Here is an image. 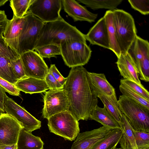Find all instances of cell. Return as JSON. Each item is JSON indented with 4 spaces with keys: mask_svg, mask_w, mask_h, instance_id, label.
Returning <instances> with one entry per match:
<instances>
[{
    "mask_svg": "<svg viewBox=\"0 0 149 149\" xmlns=\"http://www.w3.org/2000/svg\"><path fill=\"white\" fill-rule=\"evenodd\" d=\"M88 72L83 66L71 68L63 86L69 102L68 111L78 121L89 119L91 112L98 103Z\"/></svg>",
    "mask_w": 149,
    "mask_h": 149,
    "instance_id": "cell-1",
    "label": "cell"
},
{
    "mask_svg": "<svg viewBox=\"0 0 149 149\" xmlns=\"http://www.w3.org/2000/svg\"><path fill=\"white\" fill-rule=\"evenodd\" d=\"M70 39L86 42L85 34L62 17L54 21L44 23L40 30L35 49L49 44L60 45L62 41Z\"/></svg>",
    "mask_w": 149,
    "mask_h": 149,
    "instance_id": "cell-2",
    "label": "cell"
},
{
    "mask_svg": "<svg viewBox=\"0 0 149 149\" xmlns=\"http://www.w3.org/2000/svg\"><path fill=\"white\" fill-rule=\"evenodd\" d=\"M118 103L133 130L149 133V109L123 95L119 96Z\"/></svg>",
    "mask_w": 149,
    "mask_h": 149,
    "instance_id": "cell-3",
    "label": "cell"
},
{
    "mask_svg": "<svg viewBox=\"0 0 149 149\" xmlns=\"http://www.w3.org/2000/svg\"><path fill=\"white\" fill-rule=\"evenodd\" d=\"M113 23L121 53L127 51L137 35L136 29L132 17L121 9L113 10Z\"/></svg>",
    "mask_w": 149,
    "mask_h": 149,
    "instance_id": "cell-4",
    "label": "cell"
},
{
    "mask_svg": "<svg viewBox=\"0 0 149 149\" xmlns=\"http://www.w3.org/2000/svg\"><path fill=\"white\" fill-rule=\"evenodd\" d=\"M61 55L69 68L83 66L88 62L92 51L86 42L73 39L62 41L60 44Z\"/></svg>",
    "mask_w": 149,
    "mask_h": 149,
    "instance_id": "cell-5",
    "label": "cell"
},
{
    "mask_svg": "<svg viewBox=\"0 0 149 149\" xmlns=\"http://www.w3.org/2000/svg\"><path fill=\"white\" fill-rule=\"evenodd\" d=\"M47 120L50 132L65 140H74L79 133V123L68 111L55 114Z\"/></svg>",
    "mask_w": 149,
    "mask_h": 149,
    "instance_id": "cell-6",
    "label": "cell"
},
{
    "mask_svg": "<svg viewBox=\"0 0 149 149\" xmlns=\"http://www.w3.org/2000/svg\"><path fill=\"white\" fill-rule=\"evenodd\" d=\"M24 17L17 52L20 56L26 52L34 51L40 30L44 23L31 13H27Z\"/></svg>",
    "mask_w": 149,
    "mask_h": 149,
    "instance_id": "cell-7",
    "label": "cell"
},
{
    "mask_svg": "<svg viewBox=\"0 0 149 149\" xmlns=\"http://www.w3.org/2000/svg\"><path fill=\"white\" fill-rule=\"evenodd\" d=\"M127 53L137 67L140 79L149 81V43L137 35Z\"/></svg>",
    "mask_w": 149,
    "mask_h": 149,
    "instance_id": "cell-8",
    "label": "cell"
},
{
    "mask_svg": "<svg viewBox=\"0 0 149 149\" xmlns=\"http://www.w3.org/2000/svg\"><path fill=\"white\" fill-rule=\"evenodd\" d=\"M61 0H33L27 13H31L44 23L54 21L62 17L60 12Z\"/></svg>",
    "mask_w": 149,
    "mask_h": 149,
    "instance_id": "cell-9",
    "label": "cell"
},
{
    "mask_svg": "<svg viewBox=\"0 0 149 149\" xmlns=\"http://www.w3.org/2000/svg\"><path fill=\"white\" fill-rule=\"evenodd\" d=\"M43 117L48 119L56 114L68 111L69 102L67 93L63 89L49 90L44 97Z\"/></svg>",
    "mask_w": 149,
    "mask_h": 149,
    "instance_id": "cell-10",
    "label": "cell"
},
{
    "mask_svg": "<svg viewBox=\"0 0 149 149\" xmlns=\"http://www.w3.org/2000/svg\"><path fill=\"white\" fill-rule=\"evenodd\" d=\"M4 109L6 113L16 120L26 131L31 132L41 127L40 121L6 95L5 96Z\"/></svg>",
    "mask_w": 149,
    "mask_h": 149,
    "instance_id": "cell-11",
    "label": "cell"
},
{
    "mask_svg": "<svg viewBox=\"0 0 149 149\" xmlns=\"http://www.w3.org/2000/svg\"><path fill=\"white\" fill-rule=\"evenodd\" d=\"M20 58L26 76L44 80L49 68L43 58L36 51H29L22 54Z\"/></svg>",
    "mask_w": 149,
    "mask_h": 149,
    "instance_id": "cell-12",
    "label": "cell"
},
{
    "mask_svg": "<svg viewBox=\"0 0 149 149\" xmlns=\"http://www.w3.org/2000/svg\"><path fill=\"white\" fill-rule=\"evenodd\" d=\"M22 128L12 116L6 113H2L0 116V145L17 144Z\"/></svg>",
    "mask_w": 149,
    "mask_h": 149,
    "instance_id": "cell-13",
    "label": "cell"
},
{
    "mask_svg": "<svg viewBox=\"0 0 149 149\" xmlns=\"http://www.w3.org/2000/svg\"><path fill=\"white\" fill-rule=\"evenodd\" d=\"M111 130L104 126L79 133L70 149H91Z\"/></svg>",
    "mask_w": 149,
    "mask_h": 149,
    "instance_id": "cell-14",
    "label": "cell"
},
{
    "mask_svg": "<svg viewBox=\"0 0 149 149\" xmlns=\"http://www.w3.org/2000/svg\"><path fill=\"white\" fill-rule=\"evenodd\" d=\"M65 12L74 21H86L92 22L95 21L97 15L88 11L85 7L74 0H61Z\"/></svg>",
    "mask_w": 149,
    "mask_h": 149,
    "instance_id": "cell-15",
    "label": "cell"
},
{
    "mask_svg": "<svg viewBox=\"0 0 149 149\" xmlns=\"http://www.w3.org/2000/svg\"><path fill=\"white\" fill-rule=\"evenodd\" d=\"M86 40L93 45L110 49L109 43L105 20L103 17L100 19L85 35Z\"/></svg>",
    "mask_w": 149,
    "mask_h": 149,
    "instance_id": "cell-16",
    "label": "cell"
},
{
    "mask_svg": "<svg viewBox=\"0 0 149 149\" xmlns=\"http://www.w3.org/2000/svg\"><path fill=\"white\" fill-rule=\"evenodd\" d=\"M24 19V16L20 18L13 15L12 19L9 20L3 33L6 42L17 53L20 36Z\"/></svg>",
    "mask_w": 149,
    "mask_h": 149,
    "instance_id": "cell-17",
    "label": "cell"
},
{
    "mask_svg": "<svg viewBox=\"0 0 149 149\" xmlns=\"http://www.w3.org/2000/svg\"><path fill=\"white\" fill-rule=\"evenodd\" d=\"M118 70L124 79L141 84L138 72L133 60L127 53L121 54L117 57L116 62Z\"/></svg>",
    "mask_w": 149,
    "mask_h": 149,
    "instance_id": "cell-18",
    "label": "cell"
},
{
    "mask_svg": "<svg viewBox=\"0 0 149 149\" xmlns=\"http://www.w3.org/2000/svg\"><path fill=\"white\" fill-rule=\"evenodd\" d=\"M19 91L32 94L49 89L45 80L26 76L17 80L14 85Z\"/></svg>",
    "mask_w": 149,
    "mask_h": 149,
    "instance_id": "cell-19",
    "label": "cell"
},
{
    "mask_svg": "<svg viewBox=\"0 0 149 149\" xmlns=\"http://www.w3.org/2000/svg\"><path fill=\"white\" fill-rule=\"evenodd\" d=\"M91 86L95 93L107 96L116 95L115 89L103 73L88 72Z\"/></svg>",
    "mask_w": 149,
    "mask_h": 149,
    "instance_id": "cell-20",
    "label": "cell"
},
{
    "mask_svg": "<svg viewBox=\"0 0 149 149\" xmlns=\"http://www.w3.org/2000/svg\"><path fill=\"white\" fill-rule=\"evenodd\" d=\"M89 119L95 120L111 130L121 129L120 124L104 106L101 108L96 106L91 112Z\"/></svg>",
    "mask_w": 149,
    "mask_h": 149,
    "instance_id": "cell-21",
    "label": "cell"
},
{
    "mask_svg": "<svg viewBox=\"0 0 149 149\" xmlns=\"http://www.w3.org/2000/svg\"><path fill=\"white\" fill-rule=\"evenodd\" d=\"M44 145L40 137L21 129L17 143V149H43Z\"/></svg>",
    "mask_w": 149,
    "mask_h": 149,
    "instance_id": "cell-22",
    "label": "cell"
},
{
    "mask_svg": "<svg viewBox=\"0 0 149 149\" xmlns=\"http://www.w3.org/2000/svg\"><path fill=\"white\" fill-rule=\"evenodd\" d=\"M120 126L123 134L119 141L121 149H137L133 130L123 114L121 118Z\"/></svg>",
    "mask_w": 149,
    "mask_h": 149,
    "instance_id": "cell-23",
    "label": "cell"
},
{
    "mask_svg": "<svg viewBox=\"0 0 149 149\" xmlns=\"http://www.w3.org/2000/svg\"><path fill=\"white\" fill-rule=\"evenodd\" d=\"M104 17L105 19L107 31L109 49L113 51L118 57L121 54V52L113 25V11L109 10L106 11Z\"/></svg>",
    "mask_w": 149,
    "mask_h": 149,
    "instance_id": "cell-24",
    "label": "cell"
},
{
    "mask_svg": "<svg viewBox=\"0 0 149 149\" xmlns=\"http://www.w3.org/2000/svg\"><path fill=\"white\" fill-rule=\"evenodd\" d=\"M101 101L104 107L120 125L122 115L118 103L116 95L107 96L100 93L96 94Z\"/></svg>",
    "mask_w": 149,
    "mask_h": 149,
    "instance_id": "cell-25",
    "label": "cell"
},
{
    "mask_svg": "<svg viewBox=\"0 0 149 149\" xmlns=\"http://www.w3.org/2000/svg\"><path fill=\"white\" fill-rule=\"evenodd\" d=\"M121 129L111 130L103 139L97 143L91 149H113L116 147L123 135Z\"/></svg>",
    "mask_w": 149,
    "mask_h": 149,
    "instance_id": "cell-26",
    "label": "cell"
},
{
    "mask_svg": "<svg viewBox=\"0 0 149 149\" xmlns=\"http://www.w3.org/2000/svg\"><path fill=\"white\" fill-rule=\"evenodd\" d=\"M93 10L106 9L113 10L117 8L122 0H77Z\"/></svg>",
    "mask_w": 149,
    "mask_h": 149,
    "instance_id": "cell-27",
    "label": "cell"
},
{
    "mask_svg": "<svg viewBox=\"0 0 149 149\" xmlns=\"http://www.w3.org/2000/svg\"><path fill=\"white\" fill-rule=\"evenodd\" d=\"M0 77L14 85L18 80L13 72L10 60L0 55Z\"/></svg>",
    "mask_w": 149,
    "mask_h": 149,
    "instance_id": "cell-28",
    "label": "cell"
},
{
    "mask_svg": "<svg viewBox=\"0 0 149 149\" xmlns=\"http://www.w3.org/2000/svg\"><path fill=\"white\" fill-rule=\"evenodd\" d=\"M33 0H10V6L13 13V15L21 18L27 13L29 7Z\"/></svg>",
    "mask_w": 149,
    "mask_h": 149,
    "instance_id": "cell-29",
    "label": "cell"
},
{
    "mask_svg": "<svg viewBox=\"0 0 149 149\" xmlns=\"http://www.w3.org/2000/svg\"><path fill=\"white\" fill-rule=\"evenodd\" d=\"M35 51L42 58H50L61 55L60 45L49 44L36 48Z\"/></svg>",
    "mask_w": 149,
    "mask_h": 149,
    "instance_id": "cell-30",
    "label": "cell"
},
{
    "mask_svg": "<svg viewBox=\"0 0 149 149\" xmlns=\"http://www.w3.org/2000/svg\"><path fill=\"white\" fill-rule=\"evenodd\" d=\"M119 89L122 95L133 99L149 109V100L123 85L120 84Z\"/></svg>",
    "mask_w": 149,
    "mask_h": 149,
    "instance_id": "cell-31",
    "label": "cell"
},
{
    "mask_svg": "<svg viewBox=\"0 0 149 149\" xmlns=\"http://www.w3.org/2000/svg\"><path fill=\"white\" fill-rule=\"evenodd\" d=\"M120 84L131 89L146 99L149 100V93L141 84L126 79L120 80Z\"/></svg>",
    "mask_w": 149,
    "mask_h": 149,
    "instance_id": "cell-32",
    "label": "cell"
},
{
    "mask_svg": "<svg viewBox=\"0 0 149 149\" xmlns=\"http://www.w3.org/2000/svg\"><path fill=\"white\" fill-rule=\"evenodd\" d=\"M0 55L10 60L15 61L20 56L6 42L3 36H0Z\"/></svg>",
    "mask_w": 149,
    "mask_h": 149,
    "instance_id": "cell-33",
    "label": "cell"
},
{
    "mask_svg": "<svg viewBox=\"0 0 149 149\" xmlns=\"http://www.w3.org/2000/svg\"><path fill=\"white\" fill-rule=\"evenodd\" d=\"M133 132L137 149H149V133Z\"/></svg>",
    "mask_w": 149,
    "mask_h": 149,
    "instance_id": "cell-34",
    "label": "cell"
},
{
    "mask_svg": "<svg viewBox=\"0 0 149 149\" xmlns=\"http://www.w3.org/2000/svg\"><path fill=\"white\" fill-rule=\"evenodd\" d=\"M128 1L132 8L135 10L144 15L149 14V0H128Z\"/></svg>",
    "mask_w": 149,
    "mask_h": 149,
    "instance_id": "cell-35",
    "label": "cell"
},
{
    "mask_svg": "<svg viewBox=\"0 0 149 149\" xmlns=\"http://www.w3.org/2000/svg\"><path fill=\"white\" fill-rule=\"evenodd\" d=\"M10 63L13 72L18 80L26 76L20 58L16 60H10Z\"/></svg>",
    "mask_w": 149,
    "mask_h": 149,
    "instance_id": "cell-36",
    "label": "cell"
},
{
    "mask_svg": "<svg viewBox=\"0 0 149 149\" xmlns=\"http://www.w3.org/2000/svg\"><path fill=\"white\" fill-rule=\"evenodd\" d=\"M0 86L4 89L6 92L10 95L16 96H19L20 95V91L14 85L0 77Z\"/></svg>",
    "mask_w": 149,
    "mask_h": 149,
    "instance_id": "cell-37",
    "label": "cell"
},
{
    "mask_svg": "<svg viewBox=\"0 0 149 149\" xmlns=\"http://www.w3.org/2000/svg\"><path fill=\"white\" fill-rule=\"evenodd\" d=\"M44 80L49 90H58L63 88V86L49 72L46 75Z\"/></svg>",
    "mask_w": 149,
    "mask_h": 149,
    "instance_id": "cell-38",
    "label": "cell"
},
{
    "mask_svg": "<svg viewBox=\"0 0 149 149\" xmlns=\"http://www.w3.org/2000/svg\"><path fill=\"white\" fill-rule=\"evenodd\" d=\"M49 72L63 86L66 81L67 78H65L61 74L55 64H51Z\"/></svg>",
    "mask_w": 149,
    "mask_h": 149,
    "instance_id": "cell-39",
    "label": "cell"
},
{
    "mask_svg": "<svg viewBox=\"0 0 149 149\" xmlns=\"http://www.w3.org/2000/svg\"><path fill=\"white\" fill-rule=\"evenodd\" d=\"M5 11L0 10V36H3V33L9 21Z\"/></svg>",
    "mask_w": 149,
    "mask_h": 149,
    "instance_id": "cell-40",
    "label": "cell"
},
{
    "mask_svg": "<svg viewBox=\"0 0 149 149\" xmlns=\"http://www.w3.org/2000/svg\"><path fill=\"white\" fill-rule=\"evenodd\" d=\"M6 95L4 89L0 86V111L2 113L5 112L4 103Z\"/></svg>",
    "mask_w": 149,
    "mask_h": 149,
    "instance_id": "cell-41",
    "label": "cell"
},
{
    "mask_svg": "<svg viewBox=\"0 0 149 149\" xmlns=\"http://www.w3.org/2000/svg\"><path fill=\"white\" fill-rule=\"evenodd\" d=\"M0 149H17V144L11 145H0Z\"/></svg>",
    "mask_w": 149,
    "mask_h": 149,
    "instance_id": "cell-42",
    "label": "cell"
},
{
    "mask_svg": "<svg viewBox=\"0 0 149 149\" xmlns=\"http://www.w3.org/2000/svg\"><path fill=\"white\" fill-rule=\"evenodd\" d=\"M8 0H0V6L4 5Z\"/></svg>",
    "mask_w": 149,
    "mask_h": 149,
    "instance_id": "cell-43",
    "label": "cell"
},
{
    "mask_svg": "<svg viewBox=\"0 0 149 149\" xmlns=\"http://www.w3.org/2000/svg\"><path fill=\"white\" fill-rule=\"evenodd\" d=\"M113 149H121V148H117L116 147H115Z\"/></svg>",
    "mask_w": 149,
    "mask_h": 149,
    "instance_id": "cell-44",
    "label": "cell"
},
{
    "mask_svg": "<svg viewBox=\"0 0 149 149\" xmlns=\"http://www.w3.org/2000/svg\"><path fill=\"white\" fill-rule=\"evenodd\" d=\"M0 114H1V112H0Z\"/></svg>",
    "mask_w": 149,
    "mask_h": 149,
    "instance_id": "cell-45",
    "label": "cell"
},
{
    "mask_svg": "<svg viewBox=\"0 0 149 149\" xmlns=\"http://www.w3.org/2000/svg\"></svg>",
    "mask_w": 149,
    "mask_h": 149,
    "instance_id": "cell-46",
    "label": "cell"
}]
</instances>
